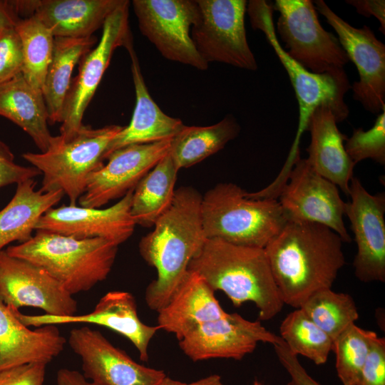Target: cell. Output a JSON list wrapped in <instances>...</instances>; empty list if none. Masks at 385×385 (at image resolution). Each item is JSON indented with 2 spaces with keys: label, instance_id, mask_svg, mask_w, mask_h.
<instances>
[{
  "label": "cell",
  "instance_id": "cell-1",
  "mask_svg": "<svg viewBox=\"0 0 385 385\" xmlns=\"http://www.w3.org/2000/svg\"><path fill=\"white\" fill-rule=\"evenodd\" d=\"M343 242L323 225L287 220L264 248L284 304L297 309L312 293L332 288L345 264Z\"/></svg>",
  "mask_w": 385,
  "mask_h": 385
},
{
  "label": "cell",
  "instance_id": "cell-2",
  "mask_svg": "<svg viewBox=\"0 0 385 385\" xmlns=\"http://www.w3.org/2000/svg\"><path fill=\"white\" fill-rule=\"evenodd\" d=\"M201 201L202 195L192 187L175 190L169 208L139 242L140 256L157 272L145 293V302L153 310L158 311L168 302L207 240Z\"/></svg>",
  "mask_w": 385,
  "mask_h": 385
},
{
  "label": "cell",
  "instance_id": "cell-3",
  "mask_svg": "<svg viewBox=\"0 0 385 385\" xmlns=\"http://www.w3.org/2000/svg\"><path fill=\"white\" fill-rule=\"evenodd\" d=\"M188 270L199 274L236 307L247 302L259 309V320L277 315L284 306L264 248L207 239Z\"/></svg>",
  "mask_w": 385,
  "mask_h": 385
},
{
  "label": "cell",
  "instance_id": "cell-4",
  "mask_svg": "<svg viewBox=\"0 0 385 385\" xmlns=\"http://www.w3.org/2000/svg\"><path fill=\"white\" fill-rule=\"evenodd\" d=\"M118 247L101 238L77 239L36 230L28 241L9 246L5 251L43 269L73 295L89 291L107 278Z\"/></svg>",
  "mask_w": 385,
  "mask_h": 385
},
{
  "label": "cell",
  "instance_id": "cell-5",
  "mask_svg": "<svg viewBox=\"0 0 385 385\" xmlns=\"http://www.w3.org/2000/svg\"><path fill=\"white\" fill-rule=\"evenodd\" d=\"M232 183H219L202 196L201 218L207 239L265 248L287 221L277 199H252Z\"/></svg>",
  "mask_w": 385,
  "mask_h": 385
},
{
  "label": "cell",
  "instance_id": "cell-6",
  "mask_svg": "<svg viewBox=\"0 0 385 385\" xmlns=\"http://www.w3.org/2000/svg\"><path fill=\"white\" fill-rule=\"evenodd\" d=\"M121 128L117 125L101 128L83 125L69 139L53 136L46 151L27 152L22 157L43 175V192L61 190L70 205H76L90 175L104 165L107 148Z\"/></svg>",
  "mask_w": 385,
  "mask_h": 385
},
{
  "label": "cell",
  "instance_id": "cell-7",
  "mask_svg": "<svg viewBox=\"0 0 385 385\" xmlns=\"http://www.w3.org/2000/svg\"><path fill=\"white\" fill-rule=\"evenodd\" d=\"M252 26L261 30L286 69L299 103V116L296 138L287 163L292 164L299 155V143L307 130L310 115L320 106H329L337 123L349 115L344 95L350 88L345 72L333 74L314 73L292 58L279 43L273 24V6L264 0L250 1L247 5Z\"/></svg>",
  "mask_w": 385,
  "mask_h": 385
},
{
  "label": "cell",
  "instance_id": "cell-8",
  "mask_svg": "<svg viewBox=\"0 0 385 385\" xmlns=\"http://www.w3.org/2000/svg\"><path fill=\"white\" fill-rule=\"evenodd\" d=\"M277 29L286 52L308 71L322 74L344 71L349 57L338 38L321 26L310 0H277Z\"/></svg>",
  "mask_w": 385,
  "mask_h": 385
},
{
  "label": "cell",
  "instance_id": "cell-9",
  "mask_svg": "<svg viewBox=\"0 0 385 385\" xmlns=\"http://www.w3.org/2000/svg\"><path fill=\"white\" fill-rule=\"evenodd\" d=\"M199 15L190 36L207 63L219 62L255 71L256 59L246 36L245 0H196Z\"/></svg>",
  "mask_w": 385,
  "mask_h": 385
},
{
  "label": "cell",
  "instance_id": "cell-10",
  "mask_svg": "<svg viewBox=\"0 0 385 385\" xmlns=\"http://www.w3.org/2000/svg\"><path fill=\"white\" fill-rule=\"evenodd\" d=\"M130 1L123 0L106 19L101 39L79 61L78 75L72 79L65 99L60 134L63 140L71 138L83 125V118L106 72L114 51L120 46H133L129 26Z\"/></svg>",
  "mask_w": 385,
  "mask_h": 385
},
{
  "label": "cell",
  "instance_id": "cell-11",
  "mask_svg": "<svg viewBox=\"0 0 385 385\" xmlns=\"http://www.w3.org/2000/svg\"><path fill=\"white\" fill-rule=\"evenodd\" d=\"M132 5L140 33L164 58L200 71L208 68L190 36L199 15L196 0H133Z\"/></svg>",
  "mask_w": 385,
  "mask_h": 385
},
{
  "label": "cell",
  "instance_id": "cell-12",
  "mask_svg": "<svg viewBox=\"0 0 385 385\" xmlns=\"http://www.w3.org/2000/svg\"><path fill=\"white\" fill-rule=\"evenodd\" d=\"M277 197L287 220L323 225L343 242H351L343 220L346 202L337 186L318 174L306 158L295 161Z\"/></svg>",
  "mask_w": 385,
  "mask_h": 385
},
{
  "label": "cell",
  "instance_id": "cell-13",
  "mask_svg": "<svg viewBox=\"0 0 385 385\" xmlns=\"http://www.w3.org/2000/svg\"><path fill=\"white\" fill-rule=\"evenodd\" d=\"M314 4L337 32L340 45L357 68L359 79L352 85L353 98L366 111L381 113L385 110V45L366 25L355 28L324 1L317 0Z\"/></svg>",
  "mask_w": 385,
  "mask_h": 385
},
{
  "label": "cell",
  "instance_id": "cell-14",
  "mask_svg": "<svg viewBox=\"0 0 385 385\" xmlns=\"http://www.w3.org/2000/svg\"><path fill=\"white\" fill-rule=\"evenodd\" d=\"M0 298L9 307L41 309L45 314H76L77 301L61 284L39 267L0 252Z\"/></svg>",
  "mask_w": 385,
  "mask_h": 385
},
{
  "label": "cell",
  "instance_id": "cell-15",
  "mask_svg": "<svg viewBox=\"0 0 385 385\" xmlns=\"http://www.w3.org/2000/svg\"><path fill=\"white\" fill-rule=\"evenodd\" d=\"M172 140L129 145L112 152L106 158L108 163L90 175L85 191L78 200L80 206L99 208L134 190L169 153Z\"/></svg>",
  "mask_w": 385,
  "mask_h": 385
},
{
  "label": "cell",
  "instance_id": "cell-16",
  "mask_svg": "<svg viewBox=\"0 0 385 385\" xmlns=\"http://www.w3.org/2000/svg\"><path fill=\"white\" fill-rule=\"evenodd\" d=\"M345 215L349 219L357 252L353 261L355 276L361 282L385 281V196L371 195L353 177Z\"/></svg>",
  "mask_w": 385,
  "mask_h": 385
},
{
  "label": "cell",
  "instance_id": "cell-17",
  "mask_svg": "<svg viewBox=\"0 0 385 385\" xmlns=\"http://www.w3.org/2000/svg\"><path fill=\"white\" fill-rule=\"evenodd\" d=\"M283 342L263 327L237 313L204 323L179 341L183 352L193 361L224 358L240 360L251 354L259 342L272 345Z\"/></svg>",
  "mask_w": 385,
  "mask_h": 385
},
{
  "label": "cell",
  "instance_id": "cell-18",
  "mask_svg": "<svg viewBox=\"0 0 385 385\" xmlns=\"http://www.w3.org/2000/svg\"><path fill=\"white\" fill-rule=\"evenodd\" d=\"M68 343L81 360L83 376L104 385H158L163 370L141 365L88 327L70 331Z\"/></svg>",
  "mask_w": 385,
  "mask_h": 385
},
{
  "label": "cell",
  "instance_id": "cell-19",
  "mask_svg": "<svg viewBox=\"0 0 385 385\" xmlns=\"http://www.w3.org/2000/svg\"><path fill=\"white\" fill-rule=\"evenodd\" d=\"M133 190L113 205L101 209L76 205L52 207L39 219L36 230L77 239L101 238L119 245L133 235L135 223L130 213Z\"/></svg>",
  "mask_w": 385,
  "mask_h": 385
},
{
  "label": "cell",
  "instance_id": "cell-20",
  "mask_svg": "<svg viewBox=\"0 0 385 385\" xmlns=\"http://www.w3.org/2000/svg\"><path fill=\"white\" fill-rule=\"evenodd\" d=\"M13 314L25 326L42 327L72 323L93 324L113 330L127 338L137 349L143 361L148 360L150 340L160 329L141 322L138 315L134 296L125 291H111L103 295L94 309L86 314L56 317L48 314L25 315L11 309Z\"/></svg>",
  "mask_w": 385,
  "mask_h": 385
},
{
  "label": "cell",
  "instance_id": "cell-21",
  "mask_svg": "<svg viewBox=\"0 0 385 385\" xmlns=\"http://www.w3.org/2000/svg\"><path fill=\"white\" fill-rule=\"evenodd\" d=\"M66 342L55 325L29 329L0 298V371L32 362L48 364Z\"/></svg>",
  "mask_w": 385,
  "mask_h": 385
},
{
  "label": "cell",
  "instance_id": "cell-22",
  "mask_svg": "<svg viewBox=\"0 0 385 385\" xmlns=\"http://www.w3.org/2000/svg\"><path fill=\"white\" fill-rule=\"evenodd\" d=\"M127 51L131 59L135 106L130 123L111 140L104 160L114 150L129 145L172 140L185 125L180 119L166 115L155 103L145 85L133 46Z\"/></svg>",
  "mask_w": 385,
  "mask_h": 385
},
{
  "label": "cell",
  "instance_id": "cell-23",
  "mask_svg": "<svg viewBox=\"0 0 385 385\" xmlns=\"http://www.w3.org/2000/svg\"><path fill=\"white\" fill-rule=\"evenodd\" d=\"M157 312L158 326L175 334L178 341L195 327L227 314L207 282L190 270L168 302Z\"/></svg>",
  "mask_w": 385,
  "mask_h": 385
},
{
  "label": "cell",
  "instance_id": "cell-24",
  "mask_svg": "<svg viewBox=\"0 0 385 385\" xmlns=\"http://www.w3.org/2000/svg\"><path fill=\"white\" fill-rule=\"evenodd\" d=\"M337 123L329 106L322 105L314 110L307 127L311 142L306 159L318 174L349 195L355 164L344 148L346 136L339 131Z\"/></svg>",
  "mask_w": 385,
  "mask_h": 385
},
{
  "label": "cell",
  "instance_id": "cell-25",
  "mask_svg": "<svg viewBox=\"0 0 385 385\" xmlns=\"http://www.w3.org/2000/svg\"><path fill=\"white\" fill-rule=\"evenodd\" d=\"M123 0H36L34 16L54 37L83 38L103 27Z\"/></svg>",
  "mask_w": 385,
  "mask_h": 385
},
{
  "label": "cell",
  "instance_id": "cell-26",
  "mask_svg": "<svg viewBox=\"0 0 385 385\" xmlns=\"http://www.w3.org/2000/svg\"><path fill=\"white\" fill-rule=\"evenodd\" d=\"M0 115L22 128L41 153L48 150L53 135L42 91L29 84L22 73L0 84Z\"/></svg>",
  "mask_w": 385,
  "mask_h": 385
},
{
  "label": "cell",
  "instance_id": "cell-27",
  "mask_svg": "<svg viewBox=\"0 0 385 385\" xmlns=\"http://www.w3.org/2000/svg\"><path fill=\"white\" fill-rule=\"evenodd\" d=\"M34 179L18 183L14 195L0 210V252L9 244L28 241L42 215L63 197L61 190H36Z\"/></svg>",
  "mask_w": 385,
  "mask_h": 385
},
{
  "label": "cell",
  "instance_id": "cell-28",
  "mask_svg": "<svg viewBox=\"0 0 385 385\" xmlns=\"http://www.w3.org/2000/svg\"><path fill=\"white\" fill-rule=\"evenodd\" d=\"M96 41L93 36L83 38H54L52 58L42 87L50 124L61 123L73 68Z\"/></svg>",
  "mask_w": 385,
  "mask_h": 385
},
{
  "label": "cell",
  "instance_id": "cell-29",
  "mask_svg": "<svg viewBox=\"0 0 385 385\" xmlns=\"http://www.w3.org/2000/svg\"><path fill=\"white\" fill-rule=\"evenodd\" d=\"M176 168L169 153L162 158L133 190L130 213L135 225H154L174 198Z\"/></svg>",
  "mask_w": 385,
  "mask_h": 385
},
{
  "label": "cell",
  "instance_id": "cell-30",
  "mask_svg": "<svg viewBox=\"0 0 385 385\" xmlns=\"http://www.w3.org/2000/svg\"><path fill=\"white\" fill-rule=\"evenodd\" d=\"M240 130L232 116L208 126L184 125L173 138L169 155L178 170L191 167L222 150Z\"/></svg>",
  "mask_w": 385,
  "mask_h": 385
},
{
  "label": "cell",
  "instance_id": "cell-31",
  "mask_svg": "<svg viewBox=\"0 0 385 385\" xmlns=\"http://www.w3.org/2000/svg\"><path fill=\"white\" fill-rule=\"evenodd\" d=\"M15 29L22 44L24 64L21 73L29 84L42 91L52 58L55 37L34 15L19 19Z\"/></svg>",
  "mask_w": 385,
  "mask_h": 385
},
{
  "label": "cell",
  "instance_id": "cell-32",
  "mask_svg": "<svg viewBox=\"0 0 385 385\" xmlns=\"http://www.w3.org/2000/svg\"><path fill=\"white\" fill-rule=\"evenodd\" d=\"M299 308L333 341L359 318L351 296L335 292L332 288L312 293Z\"/></svg>",
  "mask_w": 385,
  "mask_h": 385
},
{
  "label": "cell",
  "instance_id": "cell-33",
  "mask_svg": "<svg viewBox=\"0 0 385 385\" xmlns=\"http://www.w3.org/2000/svg\"><path fill=\"white\" fill-rule=\"evenodd\" d=\"M279 332L294 354L304 356L317 365L325 364L332 351V339L300 308L286 316L281 322Z\"/></svg>",
  "mask_w": 385,
  "mask_h": 385
},
{
  "label": "cell",
  "instance_id": "cell-34",
  "mask_svg": "<svg viewBox=\"0 0 385 385\" xmlns=\"http://www.w3.org/2000/svg\"><path fill=\"white\" fill-rule=\"evenodd\" d=\"M377 337L375 332L364 329L353 323L334 340L335 368L343 385H358L372 343Z\"/></svg>",
  "mask_w": 385,
  "mask_h": 385
},
{
  "label": "cell",
  "instance_id": "cell-35",
  "mask_svg": "<svg viewBox=\"0 0 385 385\" xmlns=\"http://www.w3.org/2000/svg\"><path fill=\"white\" fill-rule=\"evenodd\" d=\"M345 150L356 165L357 163L372 159L385 163V110L380 113L371 128L364 130L361 128L353 130L344 144Z\"/></svg>",
  "mask_w": 385,
  "mask_h": 385
},
{
  "label": "cell",
  "instance_id": "cell-36",
  "mask_svg": "<svg viewBox=\"0 0 385 385\" xmlns=\"http://www.w3.org/2000/svg\"><path fill=\"white\" fill-rule=\"evenodd\" d=\"M24 55L15 27L0 30V84L22 73Z\"/></svg>",
  "mask_w": 385,
  "mask_h": 385
},
{
  "label": "cell",
  "instance_id": "cell-37",
  "mask_svg": "<svg viewBox=\"0 0 385 385\" xmlns=\"http://www.w3.org/2000/svg\"><path fill=\"white\" fill-rule=\"evenodd\" d=\"M358 385H385V339L376 337L362 369Z\"/></svg>",
  "mask_w": 385,
  "mask_h": 385
},
{
  "label": "cell",
  "instance_id": "cell-38",
  "mask_svg": "<svg viewBox=\"0 0 385 385\" xmlns=\"http://www.w3.org/2000/svg\"><path fill=\"white\" fill-rule=\"evenodd\" d=\"M41 173L34 167H25L15 163L9 148L0 141V188L29 179H34Z\"/></svg>",
  "mask_w": 385,
  "mask_h": 385
},
{
  "label": "cell",
  "instance_id": "cell-39",
  "mask_svg": "<svg viewBox=\"0 0 385 385\" xmlns=\"http://www.w3.org/2000/svg\"><path fill=\"white\" fill-rule=\"evenodd\" d=\"M46 364L32 362L0 371V385H43Z\"/></svg>",
  "mask_w": 385,
  "mask_h": 385
},
{
  "label": "cell",
  "instance_id": "cell-40",
  "mask_svg": "<svg viewBox=\"0 0 385 385\" xmlns=\"http://www.w3.org/2000/svg\"><path fill=\"white\" fill-rule=\"evenodd\" d=\"M273 346L279 361L289 375L290 379L286 385H321L307 372L297 356L289 349L284 341Z\"/></svg>",
  "mask_w": 385,
  "mask_h": 385
},
{
  "label": "cell",
  "instance_id": "cell-41",
  "mask_svg": "<svg viewBox=\"0 0 385 385\" xmlns=\"http://www.w3.org/2000/svg\"><path fill=\"white\" fill-rule=\"evenodd\" d=\"M346 2L353 6L362 16H375L380 23V31L383 34H385V1L384 0H349Z\"/></svg>",
  "mask_w": 385,
  "mask_h": 385
},
{
  "label": "cell",
  "instance_id": "cell-42",
  "mask_svg": "<svg viewBox=\"0 0 385 385\" xmlns=\"http://www.w3.org/2000/svg\"><path fill=\"white\" fill-rule=\"evenodd\" d=\"M56 383L57 385H104L87 379L78 371L66 368L58 371Z\"/></svg>",
  "mask_w": 385,
  "mask_h": 385
},
{
  "label": "cell",
  "instance_id": "cell-43",
  "mask_svg": "<svg viewBox=\"0 0 385 385\" xmlns=\"http://www.w3.org/2000/svg\"><path fill=\"white\" fill-rule=\"evenodd\" d=\"M19 20L10 1H0V30L15 27Z\"/></svg>",
  "mask_w": 385,
  "mask_h": 385
},
{
  "label": "cell",
  "instance_id": "cell-44",
  "mask_svg": "<svg viewBox=\"0 0 385 385\" xmlns=\"http://www.w3.org/2000/svg\"><path fill=\"white\" fill-rule=\"evenodd\" d=\"M158 385H225L221 377L217 374H212L191 383H184L174 380L167 376L158 384Z\"/></svg>",
  "mask_w": 385,
  "mask_h": 385
},
{
  "label": "cell",
  "instance_id": "cell-45",
  "mask_svg": "<svg viewBox=\"0 0 385 385\" xmlns=\"http://www.w3.org/2000/svg\"><path fill=\"white\" fill-rule=\"evenodd\" d=\"M253 385H262L257 379H255Z\"/></svg>",
  "mask_w": 385,
  "mask_h": 385
}]
</instances>
